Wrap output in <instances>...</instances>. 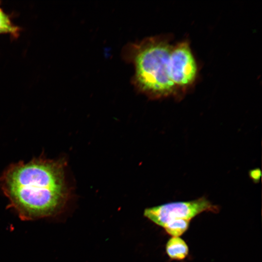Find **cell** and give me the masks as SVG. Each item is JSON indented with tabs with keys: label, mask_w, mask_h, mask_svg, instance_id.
Instances as JSON below:
<instances>
[{
	"label": "cell",
	"mask_w": 262,
	"mask_h": 262,
	"mask_svg": "<svg viewBox=\"0 0 262 262\" xmlns=\"http://www.w3.org/2000/svg\"><path fill=\"white\" fill-rule=\"evenodd\" d=\"M190 220L179 219L166 224L163 228L172 237H180L189 228Z\"/></svg>",
	"instance_id": "obj_6"
},
{
	"label": "cell",
	"mask_w": 262,
	"mask_h": 262,
	"mask_svg": "<svg viewBox=\"0 0 262 262\" xmlns=\"http://www.w3.org/2000/svg\"><path fill=\"white\" fill-rule=\"evenodd\" d=\"M2 11V10L0 8V12H1Z\"/></svg>",
	"instance_id": "obj_9"
},
{
	"label": "cell",
	"mask_w": 262,
	"mask_h": 262,
	"mask_svg": "<svg viewBox=\"0 0 262 262\" xmlns=\"http://www.w3.org/2000/svg\"><path fill=\"white\" fill-rule=\"evenodd\" d=\"M165 250L173 260H183L189 254V247L185 241L180 237H172L166 243Z\"/></svg>",
	"instance_id": "obj_5"
},
{
	"label": "cell",
	"mask_w": 262,
	"mask_h": 262,
	"mask_svg": "<svg viewBox=\"0 0 262 262\" xmlns=\"http://www.w3.org/2000/svg\"><path fill=\"white\" fill-rule=\"evenodd\" d=\"M219 207L203 196L188 201L169 202L145 210V217L164 227L167 223L179 219L191 220L204 212L217 213Z\"/></svg>",
	"instance_id": "obj_3"
},
{
	"label": "cell",
	"mask_w": 262,
	"mask_h": 262,
	"mask_svg": "<svg viewBox=\"0 0 262 262\" xmlns=\"http://www.w3.org/2000/svg\"><path fill=\"white\" fill-rule=\"evenodd\" d=\"M170 39L168 36H156L130 46L135 66L134 84L142 93L152 98L178 96L168 72L173 47Z\"/></svg>",
	"instance_id": "obj_2"
},
{
	"label": "cell",
	"mask_w": 262,
	"mask_h": 262,
	"mask_svg": "<svg viewBox=\"0 0 262 262\" xmlns=\"http://www.w3.org/2000/svg\"><path fill=\"white\" fill-rule=\"evenodd\" d=\"M18 28L11 22L8 16L3 12H0V33H17Z\"/></svg>",
	"instance_id": "obj_7"
},
{
	"label": "cell",
	"mask_w": 262,
	"mask_h": 262,
	"mask_svg": "<svg viewBox=\"0 0 262 262\" xmlns=\"http://www.w3.org/2000/svg\"><path fill=\"white\" fill-rule=\"evenodd\" d=\"M64 159L43 156L11 164L0 177L10 208L24 220L53 216L64 208L70 190Z\"/></svg>",
	"instance_id": "obj_1"
},
{
	"label": "cell",
	"mask_w": 262,
	"mask_h": 262,
	"mask_svg": "<svg viewBox=\"0 0 262 262\" xmlns=\"http://www.w3.org/2000/svg\"><path fill=\"white\" fill-rule=\"evenodd\" d=\"M168 72L178 95L184 93L195 82L197 66L187 42L173 45L168 60Z\"/></svg>",
	"instance_id": "obj_4"
},
{
	"label": "cell",
	"mask_w": 262,
	"mask_h": 262,
	"mask_svg": "<svg viewBox=\"0 0 262 262\" xmlns=\"http://www.w3.org/2000/svg\"><path fill=\"white\" fill-rule=\"evenodd\" d=\"M261 170L259 168L253 169L249 172V176L254 182H259L261 177Z\"/></svg>",
	"instance_id": "obj_8"
}]
</instances>
